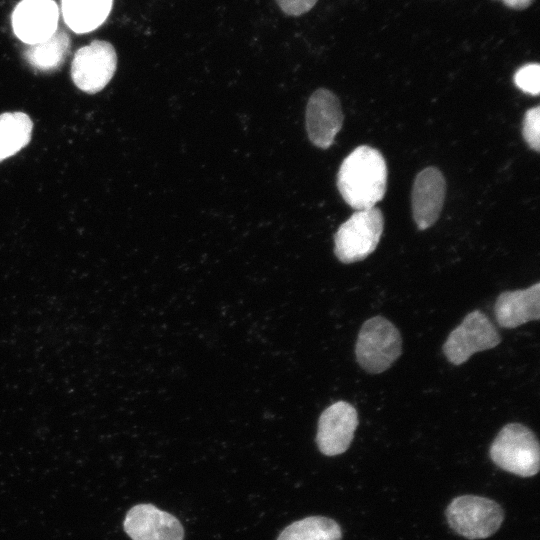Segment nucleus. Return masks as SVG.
<instances>
[{
	"label": "nucleus",
	"instance_id": "15",
	"mask_svg": "<svg viewBox=\"0 0 540 540\" xmlns=\"http://www.w3.org/2000/svg\"><path fill=\"white\" fill-rule=\"evenodd\" d=\"M113 0H61L64 22L75 33L98 28L108 17Z\"/></svg>",
	"mask_w": 540,
	"mask_h": 540
},
{
	"label": "nucleus",
	"instance_id": "19",
	"mask_svg": "<svg viewBox=\"0 0 540 540\" xmlns=\"http://www.w3.org/2000/svg\"><path fill=\"white\" fill-rule=\"evenodd\" d=\"M540 107L536 106L526 111L523 119L522 134L529 147L539 151Z\"/></svg>",
	"mask_w": 540,
	"mask_h": 540
},
{
	"label": "nucleus",
	"instance_id": "9",
	"mask_svg": "<svg viewBox=\"0 0 540 540\" xmlns=\"http://www.w3.org/2000/svg\"><path fill=\"white\" fill-rule=\"evenodd\" d=\"M58 20L59 8L54 0H21L11 16L14 34L27 45L49 38L57 30Z\"/></svg>",
	"mask_w": 540,
	"mask_h": 540
},
{
	"label": "nucleus",
	"instance_id": "12",
	"mask_svg": "<svg viewBox=\"0 0 540 540\" xmlns=\"http://www.w3.org/2000/svg\"><path fill=\"white\" fill-rule=\"evenodd\" d=\"M445 191V179L439 169L428 167L417 174L412 189V212L419 230H425L437 221Z\"/></svg>",
	"mask_w": 540,
	"mask_h": 540
},
{
	"label": "nucleus",
	"instance_id": "7",
	"mask_svg": "<svg viewBox=\"0 0 540 540\" xmlns=\"http://www.w3.org/2000/svg\"><path fill=\"white\" fill-rule=\"evenodd\" d=\"M116 66L114 47L107 41L94 40L76 51L71 64V77L80 90L95 94L109 83Z\"/></svg>",
	"mask_w": 540,
	"mask_h": 540
},
{
	"label": "nucleus",
	"instance_id": "17",
	"mask_svg": "<svg viewBox=\"0 0 540 540\" xmlns=\"http://www.w3.org/2000/svg\"><path fill=\"white\" fill-rule=\"evenodd\" d=\"M339 524L324 516H309L288 525L277 540H341Z\"/></svg>",
	"mask_w": 540,
	"mask_h": 540
},
{
	"label": "nucleus",
	"instance_id": "11",
	"mask_svg": "<svg viewBox=\"0 0 540 540\" xmlns=\"http://www.w3.org/2000/svg\"><path fill=\"white\" fill-rule=\"evenodd\" d=\"M342 124L338 97L327 89L313 92L306 108V130L310 141L319 148H329Z\"/></svg>",
	"mask_w": 540,
	"mask_h": 540
},
{
	"label": "nucleus",
	"instance_id": "21",
	"mask_svg": "<svg viewBox=\"0 0 540 540\" xmlns=\"http://www.w3.org/2000/svg\"><path fill=\"white\" fill-rule=\"evenodd\" d=\"M503 3L512 9H525L527 8L533 0H501Z\"/></svg>",
	"mask_w": 540,
	"mask_h": 540
},
{
	"label": "nucleus",
	"instance_id": "2",
	"mask_svg": "<svg viewBox=\"0 0 540 540\" xmlns=\"http://www.w3.org/2000/svg\"><path fill=\"white\" fill-rule=\"evenodd\" d=\"M500 469L520 477L539 472L540 448L535 433L520 423H509L497 434L489 449Z\"/></svg>",
	"mask_w": 540,
	"mask_h": 540
},
{
	"label": "nucleus",
	"instance_id": "13",
	"mask_svg": "<svg viewBox=\"0 0 540 540\" xmlns=\"http://www.w3.org/2000/svg\"><path fill=\"white\" fill-rule=\"evenodd\" d=\"M495 318L502 328L513 329L540 318V283L521 290L504 291L494 305Z\"/></svg>",
	"mask_w": 540,
	"mask_h": 540
},
{
	"label": "nucleus",
	"instance_id": "18",
	"mask_svg": "<svg viewBox=\"0 0 540 540\" xmlns=\"http://www.w3.org/2000/svg\"><path fill=\"white\" fill-rule=\"evenodd\" d=\"M515 85L525 93L538 95L540 90V66L529 63L520 67L514 75Z\"/></svg>",
	"mask_w": 540,
	"mask_h": 540
},
{
	"label": "nucleus",
	"instance_id": "20",
	"mask_svg": "<svg viewBox=\"0 0 540 540\" xmlns=\"http://www.w3.org/2000/svg\"><path fill=\"white\" fill-rule=\"evenodd\" d=\"M276 2L285 14L299 16L311 10L317 0H276Z\"/></svg>",
	"mask_w": 540,
	"mask_h": 540
},
{
	"label": "nucleus",
	"instance_id": "4",
	"mask_svg": "<svg viewBox=\"0 0 540 540\" xmlns=\"http://www.w3.org/2000/svg\"><path fill=\"white\" fill-rule=\"evenodd\" d=\"M445 514L450 528L469 540L492 536L504 520V511L496 501L476 495L454 498Z\"/></svg>",
	"mask_w": 540,
	"mask_h": 540
},
{
	"label": "nucleus",
	"instance_id": "6",
	"mask_svg": "<svg viewBox=\"0 0 540 540\" xmlns=\"http://www.w3.org/2000/svg\"><path fill=\"white\" fill-rule=\"evenodd\" d=\"M501 342L496 327L480 310L468 313L443 344L447 360L454 365L466 362L474 353L496 347Z\"/></svg>",
	"mask_w": 540,
	"mask_h": 540
},
{
	"label": "nucleus",
	"instance_id": "8",
	"mask_svg": "<svg viewBox=\"0 0 540 540\" xmlns=\"http://www.w3.org/2000/svg\"><path fill=\"white\" fill-rule=\"evenodd\" d=\"M358 413L354 406L338 401L327 407L319 417L316 443L326 456L344 453L354 438Z\"/></svg>",
	"mask_w": 540,
	"mask_h": 540
},
{
	"label": "nucleus",
	"instance_id": "16",
	"mask_svg": "<svg viewBox=\"0 0 540 540\" xmlns=\"http://www.w3.org/2000/svg\"><path fill=\"white\" fill-rule=\"evenodd\" d=\"M33 123L23 112L0 115V162L25 147L32 134Z\"/></svg>",
	"mask_w": 540,
	"mask_h": 540
},
{
	"label": "nucleus",
	"instance_id": "3",
	"mask_svg": "<svg viewBox=\"0 0 540 540\" xmlns=\"http://www.w3.org/2000/svg\"><path fill=\"white\" fill-rule=\"evenodd\" d=\"M402 353V338L396 326L382 316L366 320L355 345L356 360L370 374L386 371Z\"/></svg>",
	"mask_w": 540,
	"mask_h": 540
},
{
	"label": "nucleus",
	"instance_id": "5",
	"mask_svg": "<svg viewBox=\"0 0 540 540\" xmlns=\"http://www.w3.org/2000/svg\"><path fill=\"white\" fill-rule=\"evenodd\" d=\"M384 227L382 212L376 208L356 210L334 235V253L345 264L361 261L377 247Z\"/></svg>",
	"mask_w": 540,
	"mask_h": 540
},
{
	"label": "nucleus",
	"instance_id": "14",
	"mask_svg": "<svg viewBox=\"0 0 540 540\" xmlns=\"http://www.w3.org/2000/svg\"><path fill=\"white\" fill-rule=\"evenodd\" d=\"M70 48L69 35L64 30L57 29L44 41L27 45L23 51V58L33 69L51 73L63 65Z\"/></svg>",
	"mask_w": 540,
	"mask_h": 540
},
{
	"label": "nucleus",
	"instance_id": "10",
	"mask_svg": "<svg viewBox=\"0 0 540 540\" xmlns=\"http://www.w3.org/2000/svg\"><path fill=\"white\" fill-rule=\"evenodd\" d=\"M123 527L132 540H183L184 529L172 514L152 504H138L127 512Z\"/></svg>",
	"mask_w": 540,
	"mask_h": 540
},
{
	"label": "nucleus",
	"instance_id": "1",
	"mask_svg": "<svg viewBox=\"0 0 540 540\" xmlns=\"http://www.w3.org/2000/svg\"><path fill=\"white\" fill-rule=\"evenodd\" d=\"M387 166L382 154L370 146L355 148L342 162L337 187L344 201L355 210L368 209L383 199Z\"/></svg>",
	"mask_w": 540,
	"mask_h": 540
}]
</instances>
